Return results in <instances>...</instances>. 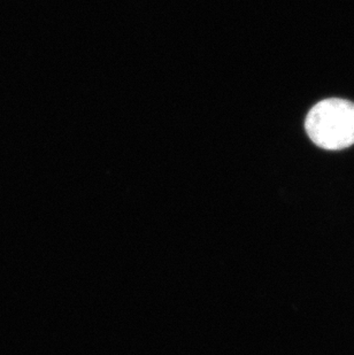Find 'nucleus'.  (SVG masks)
<instances>
[{"label":"nucleus","mask_w":354,"mask_h":355,"mask_svg":"<svg viewBox=\"0 0 354 355\" xmlns=\"http://www.w3.org/2000/svg\"><path fill=\"white\" fill-rule=\"evenodd\" d=\"M305 129L319 148L341 151L354 144V103L329 98L308 112Z\"/></svg>","instance_id":"1"}]
</instances>
